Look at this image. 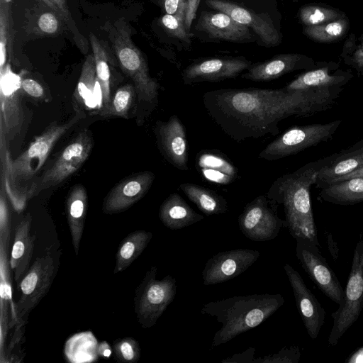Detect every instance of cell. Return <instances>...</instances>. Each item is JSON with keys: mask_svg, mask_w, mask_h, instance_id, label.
<instances>
[{"mask_svg": "<svg viewBox=\"0 0 363 363\" xmlns=\"http://www.w3.org/2000/svg\"><path fill=\"white\" fill-rule=\"evenodd\" d=\"M113 350L116 359L121 362L135 363L140 358L141 350L139 343L132 337L116 340Z\"/></svg>", "mask_w": 363, "mask_h": 363, "instance_id": "f35d334b", "label": "cell"}, {"mask_svg": "<svg viewBox=\"0 0 363 363\" xmlns=\"http://www.w3.org/2000/svg\"><path fill=\"white\" fill-rule=\"evenodd\" d=\"M347 363H363V346L354 351L346 359Z\"/></svg>", "mask_w": 363, "mask_h": 363, "instance_id": "816d5d0a", "label": "cell"}, {"mask_svg": "<svg viewBox=\"0 0 363 363\" xmlns=\"http://www.w3.org/2000/svg\"><path fill=\"white\" fill-rule=\"evenodd\" d=\"M260 252L250 249H236L218 252L209 258L202 271L205 286L220 284L239 276L259 257Z\"/></svg>", "mask_w": 363, "mask_h": 363, "instance_id": "5bb4252c", "label": "cell"}, {"mask_svg": "<svg viewBox=\"0 0 363 363\" xmlns=\"http://www.w3.org/2000/svg\"><path fill=\"white\" fill-rule=\"evenodd\" d=\"M342 304L333 312V327L328 343L336 346L347 330L357 320L363 309V239L361 238L354 250L352 262Z\"/></svg>", "mask_w": 363, "mask_h": 363, "instance_id": "52a82bcc", "label": "cell"}, {"mask_svg": "<svg viewBox=\"0 0 363 363\" xmlns=\"http://www.w3.org/2000/svg\"><path fill=\"white\" fill-rule=\"evenodd\" d=\"M341 120L326 123L292 126L269 143L259 154V159L277 160L332 140Z\"/></svg>", "mask_w": 363, "mask_h": 363, "instance_id": "ba28073f", "label": "cell"}, {"mask_svg": "<svg viewBox=\"0 0 363 363\" xmlns=\"http://www.w3.org/2000/svg\"><path fill=\"white\" fill-rule=\"evenodd\" d=\"M311 57L299 53L281 54L263 62L256 63L241 75L242 78L255 82L269 81L296 70H308L315 66Z\"/></svg>", "mask_w": 363, "mask_h": 363, "instance_id": "44dd1931", "label": "cell"}, {"mask_svg": "<svg viewBox=\"0 0 363 363\" xmlns=\"http://www.w3.org/2000/svg\"><path fill=\"white\" fill-rule=\"evenodd\" d=\"M56 267L51 254L36 257L19 284L21 296L16 303L18 318L34 308L49 291L55 276Z\"/></svg>", "mask_w": 363, "mask_h": 363, "instance_id": "4fadbf2b", "label": "cell"}, {"mask_svg": "<svg viewBox=\"0 0 363 363\" xmlns=\"http://www.w3.org/2000/svg\"><path fill=\"white\" fill-rule=\"evenodd\" d=\"M206 4L230 16L235 21L252 28L267 46H277L281 36L271 18L264 13L257 14L241 6L225 0H206Z\"/></svg>", "mask_w": 363, "mask_h": 363, "instance_id": "d6986e66", "label": "cell"}, {"mask_svg": "<svg viewBox=\"0 0 363 363\" xmlns=\"http://www.w3.org/2000/svg\"><path fill=\"white\" fill-rule=\"evenodd\" d=\"M38 30L48 35L55 34L60 30V21L52 13H44L41 14L37 21Z\"/></svg>", "mask_w": 363, "mask_h": 363, "instance_id": "f6af8a7d", "label": "cell"}, {"mask_svg": "<svg viewBox=\"0 0 363 363\" xmlns=\"http://www.w3.org/2000/svg\"><path fill=\"white\" fill-rule=\"evenodd\" d=\"M186 0H164V9L167 14L175 15L185 9Z\"/></svg>", "mask_w": 363, "mask_h": 363, "instance_id": "c3c4849f", "label": "cell"}, {"mask_svg": "<svg viewBox=\"0 0 363 363\" xmlns=\"http://www.w3.org/2000/svg\"><path fill=\"white\" fill-rule=\"evenodd\" d=\"M113 353V350L111 345L106 342L104 340L102 342H99L98 345V354L99 357H102L105 359H108L111 357Z\"/></svg>", "mask_w": 363, "mask_h": 363, "instance_id": "f907efd6", "label": "cell"}, {"mask_svg": "<svg viewBox=\"0 0 363 363\" xmlns=\"http://www.w3.org/2000/svg\"><path fill=\"white\" fill-rule=\"evenodd\" d=\"M9 3L0 0V70L6 66L7 52L13 54V26Z\"/></svg>", "mask_w": 363, "mask_h": 363, "instance_id": "8d00e7d4", "label": "cell"}, {"mask_svg": "<svg viewBox=\"0 0 363 363\" xmlns=\"http://www.w3.org/2000/svg\"><path fill=\"white\" fill-rule=\"evenodd\" d=\"M196 166L201 174L211 182L229 184L238 177V170L223 154L214 150H203L196 155Z\"/></svg>", "mask_w": 363, "mask_h": 363, "instance_id": "d4e9b609", "label": "cell"}, {"mask_svg": "<svg viewBox=\"0 0 363 363\" xmlns=\"http://www.w3.org/2000/svg\"><path fill=\"white\" fill-rule=\"evenodd\" d=\"M201 0H186L184 10V25L189 33L191 23L194 19Z\"/></svg>", "mask_w": 363, "mask_h": 363, "instance_id": "bcb514c9", "label": "cell"}, {"mask_svg": "<svg viewBox=\"0 0 363 363\" xmlns=\"http://www.w3.org/2000/svg\"><path fill=\"white\" fill-rule=\"evenodd\" d=\"M152 238L151 232L143 230L130 233L124 238L117 249L113 273L126 269L142 254Z\"/></svg>", "mask_w": 363, "mask_h": 363, "instance_id": "4dcf8cb0", "label": "cell"}, {"mask_svg": "<svg viewBox=\"0 0 363 363\" xmlns=\"http://www.w3.org/2000/svg\"><path fill=\"white\" fill-rule=\"evenodd\" d=\"M346 16L340 9L323 3L304 4L297 13V18L303 27L321 25Z\"/></svg>", "mask_w": 363, "mask_h": 363, "instance_id": "836d02e7", "label": "cell"}, {"mask_svg": "<svg viewBox=\"0 0 363 363\" xmlns=\"http://www.w3.org/2000/svg\"><path fill=\"white\" fill-rule=\"evenodd\" d=\"M31 222L32 217L28 213L15 228L9 262L16 282L19 281L29 269L33 256L36 235H30Z\"/></svg>", "mask_w": 363, "mask_h": 363, "instance_id": "603a6c76", "label": "cell"}, {"mask_svg": "<svg viewBox=\"0 0 363 363\" xmlns=\"http://www.w3.org/2000/svg\"><path fill=\"white\" fill-rule=\"evenodd\" d=\"M97 339L91 331L77 333L69 337L65 344L64 354L71 363H89L98 360Z\"/></svg>", "mask_w": 363, "mask_h": 363, "instance_id": "f546056e", "label": "cell"}, {"mask_svg": "<svg viewBox=\"0 0 363 363\" xmlns=\"http://www.w3.org/2000/svg\"><path fill=\"white\" fill-rule=\"evenodd\" d=\"M199 30L214 39L246 42L252 39L248 28L223 12L203 13L198 21Z\"/></svg>", "mask_w": 363, "mask_h": 363, "instance_id": "7402d4cb", "label": "cell"}, {"mask_svg": "<svg viewBox=\"0 0 363 363\" xmlns=\"http://www.w3.org/2000/svg\"><path fill=\"white\" fill-rule=\"evenodd\" d=\"M157 267L152 266L135 289V313L138 323L145 329L156 324L176 295L175 278L167 275L157 279Z\"/></svg>", "mask_w": 363, "mask_h": 363, "instance_id": "8992f818", "label": "cell"}, {"mask_svg": "<svg viewBox=\"0 0 363 363\" xmlns=\"http://www.w3.org/2000/svg\"><path fill=\"white\" fill-rule=\"evenodd\" d=\"M284 303V297L278 294L235 296L206 303L201 314L211 315L222 324L213 337L211 347L226 343L258 326Z\"/></svg>", "mask_w": 363, "mask_h": 363, "instance_id": "277c9868", "label": "cell"}, {"mask_svg": "<svg viewBox=\"0 0 363 363\" xmlns=\"http://www.w3.org/2000/svg\"><path fill=\"white\" fill-rule=\"evenodd\" d=\"M159 218L167 228L179 230L203 219L177 193L171 194L161 204Z\"/></svg>", "mask_w": 363, "mask_h": 363, "instance_id": "484cf974", "label": "cell"}, {"mask_svg": "<svg viewBox=\"0 0 363 363\" xmlns=\"http://www.w3.org/2000/svg\"><path fill=\"white\" fill-rule=\"evenodd\" d=\"M318 199L330 203L349 206L363 201V177L339 181L320 189Z\"/></svg>", "mask_w": 363, "mask_h": 363, "instance_id": "83f0119b", "label": "cell"}, {"mask_svg": "<svg viewBox=\"0 0 363 363\" xmlns=\"http://www.w3.org/2000/svg\"><path fill=\"white\" fill-rule=\"evenodd\" d=\"M75 110L74 116L66 123L50 124L15 160L11 159L7 141H0V184L4 185L15 211H22L29 200L27 194L20 187L19 182L34 177L45 164L56 143L84 117L82 110L79 108H75Z\"/></svg>", "mask_w": 363, "mask_h": 363, "instance_id": "7a4b0ae2", "label": "cell"}, {"mask_svg": "<svg viewBox=\"0 0 363 363\" xmlns=\"http://www.w3.org/2000/svg\"><path fill=\"white\" fill-rule=\"evenodd\" d=\"M255 353V349L254 347H249L245 351L235 354L231 357H227L221 361L223 363H233V362H241V363H254L255 359L254 355Z\"/></svg>", "mask_w": 363, "mask_h": 363, "instance_id": "7dc6e473", "label": "cell"}, {"mask_svg": "<svg viewBox=\"0 0 363 363\" xmlns=\"http://www.w3.org/2000/svg\"><path fill=\"white\" fill-rule=\"evenodd\" d=\"M154 179L152 172L145 171L122 180L104 199L103 212L113 214L127 210L147 194Z\"/></svg>", "mask_w": 363, "mask_h": 363, "instance_id": "ac0fdd59", "label": "cell"}, {"mask_svg": "<svg viewBox=\"0 0 363 363\" xmlns=\"http://www.w3.org/2000/svg\"><path fill=\"white\" fill-rule=\"evenodd\" d=\"M343 87L287 90L220 89L203 94L213 121L235 141L279 133L278 124L289 117H311L331 108Z\"/></svg>", "mask_w": 363, "mask_h": 363, "instance_id": "6da1fadb", "label": "cell"}, {"mask_svg": "<svg viewBox=\"0 0 363 363\" xmlns=\"http://www.w3.org/2000/svg\"><path fill=\"white\" fill-rule=\"evenodd\" d=\"M87 208V194L81 184L74 186L70 191L66 201L67 223L72 236L75 255L79 252Z\"/></svg>", "mask_w": 363, "mask_h": 363, "instance_id": "4316f807", "label": "cell"}, {"mask_svg": "<svg viewBox=\"0 0 363 363\" xmlns=\"http://www.w3.org/2000/svg\"><path fill=\"white\" fill-rule=\"evenodd\" d=\"M279 204L267 194L257 196L248 203L238 217V225L243 235L253 241H267L276 238L283 228L285 220L277 213Z\"/></svg>", "mask_w": 363, "mask_h": 363, "instance_id": "30bf717a", "label": "cell"}, {"mask_svg": "<svg viewBox=\"0 0 363 363\" xmlns=\"http://www.w3.org/2000/svg\"><path fill=\"white\" fill-rule=\"evenodd\" d=\"M158 147L165 160L182 171H187L188 153L185 126L177 115L155 126Z\"/></svg>", "mask_w": 363, "mask_h": 363, "instance_id": "2e32d148", "label": "cell"}, {"mask_svg": "<svg viewBox=\"0 0 363 363\" xmlns=\"http://www.w3.org/2000/svg\"><path fill=\"white\" fill-rule=\"evenodd\" d=\"M21 77L14 73L9 64L0 70V129L9 142L23 130L25 121Z\"/></svg>", "mask_w": 363, "mask_h": 363, "instance_id": "8fae6325", "label": "cell"}, {"mask_svg": "<svg viewBox=\"0 0 363 363\" xmlns=\"http://www.w3.org/2000/svg\"><path fill=\"white\" fill-rule=\"evenodd\" d=\"M295 240L296 255L306 273L328 298L339 306L342 304L345 290L319 247L305 238Z\"/></svg>", "mask_w": 363, "mask_h": 363, "instance_id": "7c38bea8", "label": "cell"}, {"mask_svg": "<svg viewBox=\"0 0 363 363\" xmlns=\"http://www.w3.org/2000/svg\"><path fill=\"white\" fill-rule=\"evenodd\" d=\"M136 91L133 84H126L119 87L110 102L101 108L97 113L104 118H127Z\"/></svg>", "mask_w": 363, "mask_h": 363, "instance_id": "d590c367", "label": "cell"}, {"mask_svg": "<svg viewBox=\"0 0 363 363\" xmlns=\"http://www.w3.org/2000/svg\"><path fill=\"white\" fill-rule=\"evenodd\" d=\"M251 65L242 58H211L189 65L182 73L185 84L203 82H218L234 78Z\"/></svg>", "mask_w": 363, "mask_h": 363, "instance_id": "e0dca14e", "label": "cell"}, {"mask_svg": "<svg viewBox=\"0 0 363 363\" xmlns=\"http://www.w3.org/2000/svg\"><path fill=\"white\" fill-rule=\"evenodd\" d=\"M353 78L350 70H343L338 62H316L315 66L299 74L284 88L287 90H306L343 87Z\"/></svg>", "mask_w": 363, "mask_h": 363, "instance_id": "ffe728a7", "label": "cell"}, {"mask_svg": "<svg viewBox=\"0 0 363 363\" xmlns=\"http://www.w3.org/2000/svg\"><path fill=\"white\" fill-rule=\"evenodd\" d=\"M301 351L298 346L284 347L276 353L255 358L254 363H298Z\"/></svg>", "mask_w": 363, "mask_h": 363, "instance_id": "b9f144b4", "label": "cell"}, {"mask_svg": "<svg viewBox=\"0 0 363 363\" xmlns=\"http://www.w3.org/2000/svg\"><path fill=\"white\" fill-rule=\"evenodd\" d=\"M179 189L208 216L225 213L228 211L225 199L210 189L192 183H182Z\"/></svg>", "mask_w": 363, "mask_h": 363, "instance_id": "f1b7e54d", "label": "cell"}, {"mask_svg": "<svg viewBox=\"0 0 363 363\" xmlns=\"http://www.w3.org/2000/svg\"><path fill=\"white\" fill-rule=\"evenodd\" d=\"M327 157L310 162L297 170L277 178L267 196L284 208L286 228L291 236L305 238L320 247L318 230L314 221L310 189L315 184Z\"/></svg>", "mask_w": 363, "mask_h": 363, "instance_id": "3957f363", "label": "cell"}, {"mask_svg": "<svg viewBox=\"0 0 363 363\" xmlns=\"http://www.w3.org/2000/svg\"><path fill=\"white\" fill-rule=\"evenodd\" d=\"M340 58L345 65L363 74V33L357 38L354 33L347 36Z\"/></svg>", "mask_w": 363, "mask_h": 363, "instance_id": "74e56055", "label": "cell"}, {"mask_svg": "<svg viewBox=\"0 0 363 363\" xmlns=\"http://www.w3.org/2000/svg\"><path fill=\"white\" fill-rule=\"evenodd\" d=\"M2 1H4L5 2H7V3H9L11 0H2Z\"/></svg>", "mask_w": 363, "mask_h": 363, "instance_id": "f5cc1de1", "label": "cell"}, {"mask_svg": "<svg viewBox=\"0 0 363 363\" xmlns=\"http://www.w3.org/2000/svg\"><path fill=\"white\" fill-rule=\"evenodd\" d=\"M7 199L5 188L0 184V242L9 247L11 240V220Z\"/></svg>", "mask_w": 363, "mask_h": 363, "instance_id": "60d3db41", "label": "cell"}, {"mask_svg": "<svg viewBox=\"0 0 363 363\" xmlns=\"http://www.w3.org/2000/svg\"><path fill=\"white\" fill-rule=\"evenodd\" d=\"M98 85L95 60L92 54L88 55L83 63L79 79L73 94L76 101L81 106H90L91 108V105L94 103L93 96Z\"/></svg>", "mask_w": 363, "mask_h": 363, "instance_id": "e575fe53", "label": "cell"}, {"mask_svg": "<svg viewBox=\"0 0 363 363\" xmlns=\"http://www.w3.org/2000/svg\"><path fill=\"white\" fill-rule=\"evenodd\" d=\"M363 177V167L360 168L357 170H355L354 172H352L350 173H348L347 174H345V175L336 177L335 179H330L329 181H327L324 184H322V186H320V189H321L322 187H323L326 185L339 182V181L347 179L352 178V177Z\"/></svg>", "mask_w": 363, "mask_h": 363, "instance_id": "681fc988", "label": "cell"}, {"mask_svg": "<svg viewBox=\"0 0 363 363\" xmlns=\"http://www.w3.org/2000/svg\"><path fill=\"white\" fill-rule=\"evenodd\" d=\"M185 9L175 15L166 13L162 18V24L171 35L189 43V33L186 30L184 16Z\"/></svg>", "mask_w": 363, "mask_h": 363, "instance_id": "ab89813d", "label": "cell"}, {"mask_svg": "<svg viewBox=\"0 0 363 363\" xmlns=\"http://www.w3.org/2000/svg\"><path fill=\"white\" fill-rule=\"evenodd\" d=\"M92 147L93 139L89 131L79 132L38 181L29 187V199L44 189L59 185L74 174L87 160Z\"/></svg>", "mask_w": 363, "mask_h": 363, "instance_id": "9c48e42d", "label": "cell"}, {"mask_svg": "<svg viewBox=\"0 0 363 363\" xmlns=\"http://www.w3.org/2000/svg\"><path fill=\"white\" fill-rule=\"evenodd\" d=\"M89 40L95 60L96 77L100 86L103 107L111 99L109 55L104 43L92 33L89 34Z\"/></svg>", "mask_w": 363, "mask_h": 363, "instance_id": "1f68e13d", "label": "cell"}, {"mask_svg": "<svg viewBox=\"0 0 363 363\" xmlns=\"http://www.w3.org/2000/svg\"><path fill=\"white\" fill-rule=\"evenodd\" d=\"M350 28V20L346 16L321 25L303 27V33L315 43H333L347 38Z\"/></svg>", "mask_w": 363, "mask_h": 363, "instance_id": "d6a6232c", "label": "cell"}, {"mask_svg": "<svg viewBox=\"0 0 363 363\" xmlns=\"http://www.w3.org/2000/svg\"><path fill=\"white\" fill-rule=\"evenodd\" d=\"M52 9L65 21L72 33L77 32V28L73 21L66 0H40Z\"/></svg>", "mask_w": 363, "mask_h": 363, "instance_id": "7bdbcfd3", "label": "cell"}, {"mask_svg": "<svg viewBox=\"0 0 363 363\" xmlns=\"http://www.w3.org/2000/svg\"><path fill=\"white\" fill-rule=\"evenodd\" d=\"M284 269L307 333L312 340H315L325 323V310L308 289L300 274L287 263L284 265Z\"/></svg>", "mask_w": 363, "mask_h": 363, "instance_id": "9a60e30c", "label": "cell"}, {"mask_svg": "<svg viewBox=\"0 0 363 363\" xmlns=\"http://www.w3.org/2000/svg\"><path fill=\"white\" fill-rule=\"evenodd\" d=\"M111 41L123 72L132 79L140 101L154 108L158 103L159 84L150 77L147 62L131 38V28L123 19L101 27Z\"/></svg>", "mask_w": 363, "mask_h": 363, "instance_id": "5b68a950", "label": "cell"}, {"mask_svg": "<svg viewBox=\"0 0 363 363\" xmlns=\"http://www.w3.org/2000/svg\"><path fill=\"white\" fill-rule=\"evenodd\" d=\"M363 167V139L352 147L327 157L325 164L320 169L315 187L330 179L347 174Z\"/></svg>", "mask_w": 363, "mask_h": 363, "instance_id": "cb8c5ba5", "label": "cell"}, {"mask_svg": "<svg viewBox=\"0 0 363 363\" xmlns=\"http://www.w3.org/2000/svg\"><path fill=\"white\" fill-rule=\"evenodd\" d=\"M21 87L25 95L34 99L47 101L44 87L36 80L21 77Z\"/></svg>", "mask_w": 363, "mask_h": 363, "instance_id": "ee69618b", "label": "cell"}]
</instances>
